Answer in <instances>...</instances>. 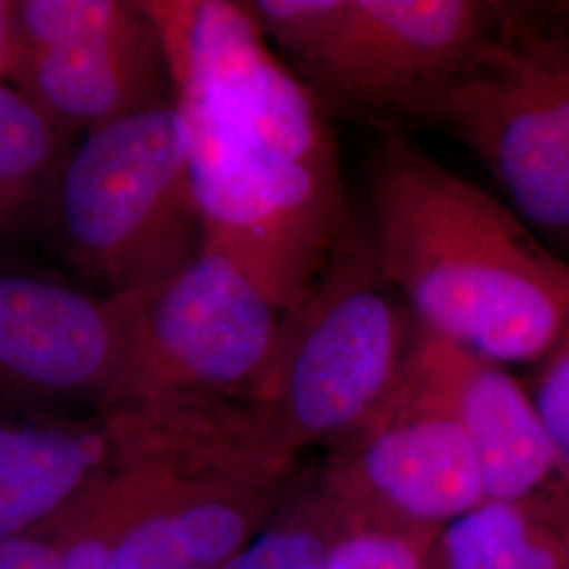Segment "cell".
<instances>
[{
	"label": "cell",
	"instance_id": "6da1fadb",
	"mask_svg": "<svg viewBox=\"0 0 569 569\" xmlns=\"http://www.w3.org/2000/svg\"><path fill=\"white\" fill-rule=\"evenodd\" d=\"M143 7L186 124L204 244L293 310L350 218L327 103L279 60L244 2Z\"/></svg>",
	"mask_w": 569,
	"mask_h": 569
},
{
	"label": "cell",
	"instance_id": "7a4b0ae2",
	"mask_svg": "<svg viewBox=\"0 0 569 569\" xmlns=\"http://www.w3.org/2000/svg\"><path fill=\"white\" fill-rule=\"evenodd\" d=\"M367 186L378 262L418 326L498 366L538 363L568 310V260L403 133H382Z\"/></svg>",
	"mask_w": 569,
	"mask_h": 569
},
{
	"label": "cell",
	"instance_id": "3957f363",
	"mask_svg": "<svg viewBox=\"0 0 569 569\" xmlns=\"http://www.w3.org/2000/svg\"><path fill=\"white\" fill-rule=\"evenodd\" d=\"M418 336L367 220L350 213L305 302L287 312L270 385L251 406L268 453L296 467L306 448L352 435L399 385Z\"/></svg>",
	"mask_w": 569,
	"mask_h": 569
},
{
	"label": "cell",
	"instance_id": "277c9868",
	"mask_svg": "<svg viewBox=\"0 0 569 569\" xmlns=\"http://www.w3.org/2000/svg\"><path fill=\"white\" fill-rule=\"evenodd\" d=\"M61 258L93 291L142 298L204 244L176 102L89 131L44 211Z\"/></svg>",
	"mask_w": 569,
	"mask_h": 569
},
{
	"label": "cell",
	"instance_id": "5b68a950",
	"mask_svg": "<svg viewBox=\"0 0 569 569\" xmlns=\"http://www.w3.org/2000/svg\"><path fill=\"white\" fill-rule=\"evenodd\" d=\"M270 44L323 100L403 119L496 32L507 4L481 0H251Z\"/></svg>",
	"mask_w": 569,
	"mask_h": 569
},
{
	"label": "cell",
	"instance_id": "8992f818",
	"mask_svg": "<svg viewBox=\"0 0 569 569\" xmlns=\"http://www.w3.org/2000/svg\"><path fill=\"white\" fill-rule=\"evenodd\" d=\"M467 143L528 224L569 244V37L519 23L509 9L456 74L409 106Z\"/></svg>",
	"mask_w": 569,
	"mask_h": 569
},
{
	"label": "cell",
	"instance_id": "52a82bcc",
	"mask_svg": "<svg viewBox=\"0 0 569 569\" xmlns=\"http://www.w3.org/2000/svg\"><path fill=\"white\" fill-rule=\"evenodd\" d=\"M136 302L138 403L264 399L287 312L222 251L203 249Z\"/></svg>",
	"mask_w": 569,
	"mask_h": 569
},
{
	"label": "cell",
	"instance_id": "ba28073f",
	"mask_svg": "<svg viewBox=\"0 0 569 569\" xmlns=\"http://www.w3.org/2000/svg\"><path fill=\"white\" fill-rule=\"evenodd\" d=\"M312 479L342 521L439 533L483 502L472 449L420 348L361 427L329 448Z\"/></svg>",
	"mask_w": 569,
	"mask_h": 569
},
{
	"label": "cell",
	"instance_id": "9c48e42d",
	"mask_svg": "<svg viewBox=\"0 0 569 569\" xmlns=\"http://www.w3.org/2000/svg\"><path fill=\"white\" fill-rule=\"evenodd\" d=\"M9 82L70 136L173 103L161 34L143 2H16Z\"/></svg>",
	"mask_w": 569,
	"mask_h": 569
},
{
	"label": "cell",
	"instance_id": "30bf717a",
	"mask_svg": "<svg viewBox=\"0 0 569 569\" xmlns=\"http://www.w3.org/2000/svg\"><path fill=\"white\" fill-rule=\"evenodd\" d=\"M0 387L103 411L136 399V302L0 272Z\"/></svg>",
	"mask_w": 569,
	"mask_h": 569
},
{
	"label": "cell",
	"instance_id": "8fae6325",
	"mask_svg": "<svg viewBox=\"0 0 569 569\" xmlns=\"http://www.w3.org/2000/svg\"><path fill=\"white\" fill-rule=\"evenodd\" d=\"M216 413L201 403H124L0 427V540L44 528L122 470L204 432Z\"/></svg>",
	"mask_w": 569,
	"mask_h": 569
},
{
	"label": "cell",
	"instance_id": "7c38bea8",
	"mask_svg": "<svg viewBox=\"0 0 569 569\" xmlns=\"http://www.w3.org/2000/svg\"><path fill=\"white\" fill-rule=\"evenodd\" d=\"M298 477L258 435L192 456L122 533L110 569H224L283 505Z\"/></svg>",
	"mask_w": 569,
	"mask_h": 569
},
{
	"label": "cell",
	"instance_id": "4fadbf2b",
	"mask_svg": "<svg viewBox=\"0 0 569 569\" xmlns=\"http://www.w3.org/2000/svg\"><path fill=\"white\" fill-rule=\"evenodd\" d=\"M420 348L467 435L483 500H515L550 486L555 451L528 390L502 366L422 327Z\"/></svg>",
	"mask_w": 569,
	"mask_h": 569
},
{
	"label": "cell",
	"instance_id": "5bb4252c",
	"mask_svg": "<svg viewBox=\"0 0 569 569\" xmlns=\"http://www.w3.org/2000/svg\"><path fill=\"white\" fill-rule=\"evenodd\" d=\"M428 569H569V489L479 502L437 533Z\"/></svg>",
	"mask_w": 569,
	"mask_h": 569
},
{
	"label": "cell",
	"instance_id": "9a60e30c",
	"mask_svg": "<svg viewBox=\"0 0 569 569\" xmlns=\"http://www.w3.org/2000/svg\"><path fill=\"white\" fill-rule=\"evenodd\" d=\"M77 138L9 82H0V234L47 211Z\"/></svg>",
	"mask_w": 569,
	"mask_h": 569
},
{
	"label": "cell",
	"instance_id": "2e32d148",
	"mask_svg": "<svg viewBox=\"0 0 569 569\" xmlns=\"http://www.w3.org/2000/svg\"><path fill=\"white\" fill-rule=\"evenodd\" d=\"M338 528L312 475L298 472L283 505L224 569H326Z\"/></svg>",
	"mask_w": 569,
	"mask_h": 569
},
{
	"label": "cell",
	"instance_id": "e0dca14e",
	"mask_svg": "<svg viewBox=\"0 0 569 569\" xmlns=\"http://www.w3.org/2000/svg\"><path fill=\"white\" fill-rule=\"evenodd\" d=\"M435 538L437 533L428 531L376 528L340 519L326 569H428Z\"/></svg>",
	"mask_w": 569,
	"mask_h": 569
},
{
	"label": "cell",
	"instance_id": "ac0fdd59",
	"mask_svg": "<svg viewBox=\"0 0 569 569\" xmlns=\"http://www.w3.org/2000/svg\"><path fill=\"white\" fill-rule=\"evenodd\" d=\"M555 451V483L569 489V306L547 352L538 361L529 395Z\"/></svg>",
	"mask_w": 569,
	"mask_h": 569
},
{
	"label": "cell",
	"instance_id": "d6986e66",
	"mask_svg": "<svg viewBox=\"0 0 569 569\" xmlns=\"http://www.w3.org/2000/svg\"><path fill=\"white\" fill-rule=\"evenodd\" d=\"M0 569H102L49 526L0 540Z\"/></svg>",
	"mask_w": 569,
	"mask_h": 569
},
{
	"label": "cell",
	"instance_id": "ffe728a7",
	"mask_svg": "<svg viewBox=\"0 0 569 569\" xmlns=\"http://www.w3.org/2000/svg\"><path fill=\"white\" fill-rule=\"evenodd\" d=\"M18 53L16 2L0 0V82L9 81Z\"/></svg>",
	"mask_w": 569,
	"mask_h": 569
},
{
	"label": "cell",
	"instance_id": "44dd1931",
	"mask_svg": "<svg viewBox=\"0 0 569 569\" xmlns=\"http://www.w3.org/2000/svg\"><path fill=\"white\" fill-rule=\"evenodd\" d=\"M561 7H563V11H566V13H568V16H569V2H563V4H561Z\"/></svg>",
	"mask_w": 569,
	"mask_h": 569
}]
</instances>
